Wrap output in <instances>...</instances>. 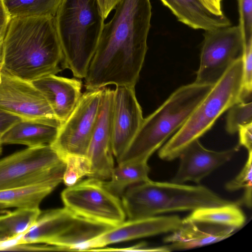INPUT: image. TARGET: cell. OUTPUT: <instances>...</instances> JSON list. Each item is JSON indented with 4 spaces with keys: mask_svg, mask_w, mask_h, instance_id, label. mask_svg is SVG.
Segmentation results:
<instances>
[{
    "mask_svg": "<svg viewBox=\"0 0 252 252\" xmlns=\"http://www.w3.org/2000/svg\"><path fill=\"white\" fill-rule=\"evenodd\" d=\"M104 24L85 77L87 90L109 85L135 87L148 49L150 0H121Z\"/></svg>",
    "mask_w": 252,
    "mask_h": 252,
    "instance_id": "6da1fadb",
    "label": "cell"
},
{
    "mask_svg": "<svg viewBox=\"0 0 252 252\" xmlns=\"http://www.w3.org/2000/svg\"><path fill=\"white\" fill-rule=\"evenodd\" d=\"M1 71L32 82L62 71L63 54L55 17L10 19L3 38Z\"/></svg>",
    "mask_w": 252,
    "mask_h": 252,
    "instance_id": "7a4b0ae2",
    "label": "cell"
},
{
    "mask_svg": "<svg viewBox=\"0 0 252 252\" xmlns=\"http://www.w3.org/2000/svg\"><path fill=\"white\" fill-rule=\"evenodd\" d=\"M213 86L193 82L175 91L141 126L118 164L147 162L153 154L176 133L203 100Z\"/></svg>",
    "mask_w": 252,
    "mask_h": 252,
    "instance_id": "3957f363",
    "label": "cell"
},
{
    "mask_svg": "<svg viewBox=\"0 0 252 252\" xmlns=\"http://www.w3.org/2000/svg\"><path fill=\"white\" fill-rule=\"evenodd\" d=\"M55 20L62 68L85 78L104 25L97 0H63Z\"/></svg>",
    "mask_w": 252,
    "mask_h": 252,
    "instance_id": "277c9868",
    "label": "cell"
},
{
    "mask_svg": "<svg viewBox=\"0 0 252 252\" xmlns=\"http://www.w3.org/2000/svg\"><path fill=\"white\" fill-rule=\"evenodd\" d=\"M121 197L128 219L173 212L192 211L230 202L204 186L155 182L150 179L128 188Z\"/></svg>",
    "mask_w": 252,
    "mask_h": 252,
    "instance_id": "5b68a950",
    "label": "cell"
},
{
    "mask_svg": "<svg viewBox=\"0 0 252 252\" xmlns=\"http://www.w3.org/2000/svg\"><path fill=\"white\" fill-rule=\"evenodd\" d=\"M243 63L235 62L225 72L183 126L162 146L159 157L172 160L193 140L208 131L218 118L242 98Z\"/></svg>",
    "mask_w": 252,
    "mask_h": 252,
    "instance_id": "8992f818",
    "label": "cell"
},
{
    "mask_svg": "<svg viewBox=\"0 0 252 252\" xmlns=\"http://www.w3.org/2000/svg\"><path fill=\"white\" fill-rule=\"evenodd\" d=\"M64 168L50 145L28 147L0 159V190L62 182Z\"/></svg>",
    "mask_w": 252,
    "mask_h": 252,
    "instance_id": "52a82bcc",
    "label": "cell"
},
{
    "mask_svg": "<svg viewBox=\"0 0 252 252\" xmlns=\"http://www.w3.org/2000/svg\"><path fill=\"white\" fill-rule=\"evenodd\" d=\"M103 181L89 178L67 187L61 193L64 207L75 215L111 226L125 220L122 201L104 186Z\"/></svg>",
    "mask_w": 252,
    "mask_h": 252,
    "instance_id": "ba28073f",
    "label": "cell"
},
{
    "mask_svg": "<svg viewBox=\"0 0 252 252\" xmlns=\"http://www.w3.org/2000/svg\"><path fill=\"white\" fill-rule=\"evenodd\" d=\"M243 51L238 25L205 31L195 82L215 85L235 62L242 59Z\"/></svg>",
    "mask_w": 252,
    "mask_h": 252,
    "instance_id": "9c48e42d",
    "label": "cell"
},
{
    "mask_svg": "<svg viewBox=\"0 0 252 252\" xmlns=\"http://www.w3.org/2000/svg\"><path fill=\"white\" fill-rule=\"evenodd\" d=\"M102 88L87 90L62 124L50 145L63 160L69 155L86 156L99 114Z\"/></svg>",
    "mask_w": 252,
    "mask_h": 252,
    "instance_id": "30bf717a",
    "label": "cell"
},
{
    "mask_svg": "<svg viewBox=\"0 0 252 252\" xmlns=\"http://www.w3.org/2000/svg\"><path fill=\"white\" fill-rule=\"evenodd\" d=\"M0 109L23 120H59L47 100L31 82L0 71Z\"/></svg>",
    "mask_w": 252,
    "mask_h": 252,
    "instance_id": "8fae6325",
    "label": "cell"
},
{
    "mask_svg": "<svg viewBox=\"0 0 252 252\" xmlns=\"http://www.w3.org/2000/svg\"><path fill=\"white\" fill-rule=\"evenodd\" d=\"M114 90L102 88L100 108L91 137L87 157L91 164L88 177L108 180L114 168L112 115Z\"/></svg>",
    "mask_w": 252,
    "mask_h": 252,
    "instance_id": "7c38bea8",
    "label": "cell"
},
{
    "mask_svg": "<svg viewBox=\"0 0 252 252\" xmlns=\"http://www.w3.org/2000/svg\"><path fill=\"white\" fill-rule=\"evenodd\" d=\"M143 119L135 87L116 86L114 90L112 115V148L116 159L129 146Z\"/></svg>",
    "mask_w": 252,
    "mask_h": 252,
    "instance_id": "4fadbf2b",
    "label": "cell"
},
{
    "mask_svg": "<svg viewBox=\"0 0 252 252\" xmlns=\"http://www.w3.org/2000/svg\"><path fill=\"white\" fill-rule=\"evenodd\" d=\"M182 223V220L176 215L128 219L87 242L82 251H92L111 244L172 232Z\"/></svg>",
    "mask_w": 252,
    "mask_h": 252,
    "instance_id": "5bb4252c",
    "label": "cell"
},
{
    "mask_svg": "<svg viewBox=\"0 0 252 252\" xmlns=\"http://www.w3.org/2000/svg\"><path fill=\"white\" fill-rule=\"evenodd\" d=\"M240 147L237 145L229 150L215 151L205 148L198 139L193 140L179 156V166L172 182L199 183L214 170L229 161Z\"/></svg>",
    "mask_w": 252,
    "mask_h": 252,
    "instance_id": "9a60e30c",
    "label": "cell"
},
{
    "mask_svg": "<svg viewBox=\"0 0 252 252\" xmlns=\"http://www.w3.org/2000/svg\"><path fill=\"white\" fill-rule=\"evenodd\" d=\"M31 82L44 95L56 117L62 124L73 111L82 94V82L76 78L50 74Z\"/></svg>",
    "mask_w": 252,
    "mask_h": 252,
    "instance_id": "2e32d148",
    "label": "cell"
},
{
    "mask_svg": "<svg viewBox=\"0 0 252 252\" xmlns=\"http://www.w3.org/2000/svg\"><path fill=\"white\" fill-rule=\"evenodd\" d=\"M78 218L65 207L41 211L33 225L16 240L12 249L17 246L38 243L53 246Z\"/></svg>",
    "mask_w": 252,
    "mask_h": 252,
    "instance_id": "e0dca14e",
    "label": "cell"
},
{
    "mask_svg": "<svg viewBox=\"0 0 252 252\" xmlns=\"http://www.w3.org/2000/svg\"><path fill=\"white\" fill-rule=\"evenodd\" d=\"M184 221L179 228L164 238L168 247L187 249L201 247L224 240L231 236L235 228L230 227Z\"/></svg>",
    "mask_w": 252,
    "mask_h": 252,
    "instance_id": "ac0fdd59",
    "label": "cell"
},
{
    "mask_svg": "<svg viewBox=\"0 0 252 252\" xmlns=\"http://www.w3.org/2000/svg\"><path fill=\"white\" fill-rule=\"evenodd\" d=\"M159 0L179 22L191 29L206 31L231 25L225 15L211 13L199 0Z\"/></svg>",
    "mask_w": 252,
    "mask_h": 252,
    "instance_id": "d6986e66",
    "label": "cell"
},
{
    "mask_svg": "<svg viewBox=\"0 0 252 252\" xmlns=\"http://www.w3.org/2000/svg\"><path fill=\"white\" fill-rule=\"evenodd\" d=\"M62 124L59 120L37 122L22 120L1 135V142L28 147L51 145L56 139Z\"/></svg>",
    "mask_w": 252,
    "mask_h": 252,
    "instance_id": "ffe728a7",
    "label": "cell"
},
{
    "mask_svg": "<svg viewBox=\"0 0 252 252\" xmlns=\"http://www.w3.org/2000/svg\"><path fill=\"white\" fill-rule=\"evenodd\" d=\"M236 202H231L217 206L204 207L191 211L184 221H192L230 227H242L246 220L243 211Z\"/></svg>",
    "mask_w": 252,
    "mask_h": 252,
    "instance_id": "44dd1931",
    "label": "cell"
},
{
    "mask_svg": "<svg viewBox=\"0 0 252 252\" xmlns=\"http://www.w3.org/2000/svg\"><path fill=\"white\" fill-rule=\"evenodd\" d=\"M61 183L52 181L26 187L0 190V209L38 208L43 199Z\"/></svg>",
    "mask_w": 252,
    "mask_h": 252,
    "instance_id": "7402d4cb",
    "label": "cell"
},
{
    "mask_svg": "<svg viewBox=\"0 0 252 252\" xmlns=\"http://www.w3.org/2000/svg\"><path fill=\"white\" fill-rule=\"evenodd\" d=\"M150 168L147 162L118 164L114 167L110 179L103 181L105 188L119 198L129 187L149 180Z\"/></svg>",
    "mask_w": 252,
    "mask_h": 252,
    "instance_id": "603a6c76",
    "label": "cell"
},
{
    "mask_svg": "<svg viewBox=\"0 0 252 252\" xmlns=\"http://www.w3.org/2000/svg\"><path fill=\"white\" fill-rule=\"evenodd\" d=\"M113 227L78 217L75 222L53 243L63 251H82L83 245Z\"/></svg>",
    "mask_w": 252,
    "mask_h": 252,
    "instance_id": "cb8c5ba5",
    "label": "cell"
},
{
    "mask_svg": "<svg viewBox=\"0 0 252 252\" xmlns=\"http://www.w3.org/2000/svg\"><path fill=\"white\" fill-rule=\"evenodd\" d=\"M41 212L38 208H18L0 216V239L14 241L34 223Z\"/></svg>",
    "mask_w": 252,
    "mask_h": 252,
    "instance_id": "d4e9b609",
    "label": "cell"
},
{
    "mask_svg": "<svg viewBox=\"0 0 252 252\" xmlns=\"http://www.w3.org/2000/svg\"><path fill=\"white\" fill-rule=\"evenodd\" d=\"M10 18L55 17L63 0H2Z\"/></svg>",
    "mask_w": 252,
    "mask_h": 252,
    "instance_id": "484cf974",
    "label": "cell"
},
{
    "mask_svg": "<svg viewBox=\"0 0 252 252\" xmlns=\"http://www.w3.org/2000/svg\"><path fill=\"white\" fill-rule=\"evenodd\" d=\"M252 152H248L247 161L238 175L225 184V189L234 191L243 189L245 191L242 197L237 201L239 205L244 204L248 207H252Z\"/></svg>",
    "mask_w": 252,
    "mask_h": 252,
    "instance_id": "4316f807",
    "label": "cell"
},
{
    "mask_svg": "<svg viewBox=\"0 0 252 252\" xmlns=\"http://www.w3.org/2000/svg\"><path fill=\"white\" fill-rule=\"evenodd\" d=\"M63 161L65 168L63 182L67 187L76 184L90 173L91 164L87 156L69 155L64 158Z\"/></svg>",
    "mask_w": 252,
    "mask_h": 252,
    "instance_id": "83f0119b",
    "label": "cell"
},
{
    "mask_svg": "<svg viewBox=\"0 0 252 252\" xmlns=\"http://www.w3.org/2000/svg\"><path fill=\"white\" fill-rule=\"evenodd\" d=\"M252 123V102L241 101L228 109L225 129L231 134L238 131L241 126Z\"/></svg>",
    "mask_w": 252,
    "mask_h": 252,
    "instance_id": "f1b7e54d",
    "label": "cell"
},
{
    "mask_svg": "<svg viewBox=\"0 0 252 252\" xmlns=\"http://www.w3.org/2000/svg\"><path fill=\"white\" fill-rule=\"evenodd\" d=\"M239 27L244 44L252 39V0H237Z\"/></svg>",
    "mask_w": 252,
    "mask_h": 252,
    "instance_id": "f546056e",
    "label": "cell"
},
{
    "mask_svg": "<svg viewBox=\"0 0 252 252\" xmlns=\"http://www.w3.org/2000/svg\"><path fill=\"white\" fill-rule=\"evenodd\" d=\"M238 132V146H244L248 152H252V123L241 126Z\"/></svg>",
    "mask_w": 252,
    "mask_h": 252,
    "instance_id": "4dcf8cb0",
    "label": "cell"
},
{
    "mask_svg": "<svg viewBox=\"0 0 252 252\" xmlns=\"http://www.w3.org/2000/svg\"><path fill=\"white\" fill-rule=\"evenodd\" d=\"M22 120L17 116L0 109V134L2 135Z\"/></svg>",
    "mask_w": 252,
    "mask_h": 252,
    "instance_id": "1f68e13d",
    "label": "cell"
},
{
    "mask_svg": "<svg viewBox=\"0 0 252 252\" xmlns=\"http://www.w3.org/2000/svg\"><path fill=\"white\" fill-rule=\"evenodd\" d=\"M10 19L11 18L5 9L2 0H0V39H3Z\"/></svg>",
    "mask_w": 252,
    "mask_h": 252,
    "instance_id": "d6a6232c",
    "label": "cell"
},
{
    "mask_svg": "<svg viewBox=\"0 0 252 252\" xmlns=\"http://www.w3.org/2000/svg\"><path fill=\"white\" fill-rule=\"evenodd\" d=\"M211 13L218 16L224 15L222 9V0H199Z\"/></svg>",
    "mask_w": 252,
    "mask_h": 252,
    "instance_id": "836d02e7",
    "label": "cell"
},
{
    "mask_svg": "<svg viewBox=\"0 0 252 252\" xmlns=\"http://www.w3.org/2000/svg\"><path fill=\"white\" fill-rule=\"evenodd\" d=\"M121 0H97L102 18L105 20Z\"/></svg>",
    "mask_w": 252,
    "mask_h": 252,
    "instance_id": "e575fe53",
    "label": "cell"
},
{
    "mask_svg": "<svg viewBox=\"0 0 252 252\" xmlns=\"http://www.w3.org/2000/svg\"><path fill=\"white\" fill-rule=\"evenodd\" d=\"M3 39H0V71L2 67L3 63Z\"/></svg>",
    "mask_w": 252,
    "mask_h": 252,
    "instance_id": "d590c367",
    "label": "cell"
},
{
    "mask_svg": "<svg viewBox=\"0 0 252 252\" xmlns=\"http://www.w3.org/2000/svg\"><path fill=\"white\" fill-rule=\"evenodd\" d=\"M1 136V135L0 134V154H1V153L2 152V144L1 142V140H0Z\"/></svg>",
    "mask_w": 252,
    "mask_h": 252,
    "instance_id": "8d00e7d4",
    "label": "cell"
}]
</instances>
